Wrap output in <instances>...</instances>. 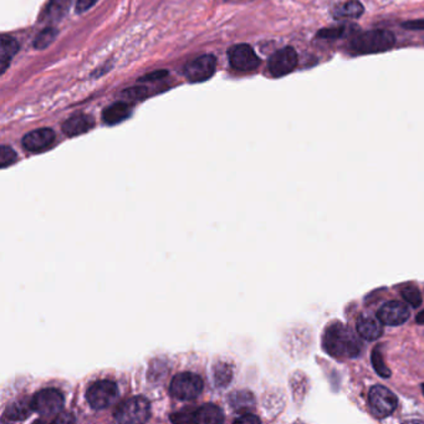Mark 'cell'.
<instances>
[{"mask_svg": "<svg viewBox=\"0 0 424 424\" xmlns=\"http://www.w3.org/2000/svg\"><path fill=\"white\" fill-rule=\"evenodd\" d=\"M164 76H167V73H166L164 70H161V71H156V73H153V74L146 75L144 78L141 79V81H143V83H147V81H156V80L162 79Z\"/></svg>", "mask_w": 424, "mask_h": 424, "instance_id": "31", "label": "cell"}, {"mask_svg": "<svg viewBox=\"0 0 424 424\" xmlns=\"http://www.w3.org/2000/svg\"><path fill=\"white\" fill-rule=\"evenodd\" d=\"M119 398V388L112 381L102 380L95 382L86 392V400L94 410L109 408Z\"/></svg>", "mask_w": 424, "mask_h": 424, "instance_id": "5", "label": "cell"}, {"mask_svg": "<svg viewBox=\"0 0 424 424\" xmlns=\"http://www.w3.org/2000/svg\"><path fill=\"white\" fill-rule=\"evenodd\" d=\"M94 126V119L89 115H75L63 124V131L69 137H76L89 132Z\"/></svg>", "mask_w": 424, "mask_h": 424, "instance_id": "14", "label": "cell"}, {"mask_svg": "<svg viewBox=\"0 0 424 424\" xmlns=\"http://www.w3.org/2000/svg\"><path fill=\"white\" fill-rule=\"evenodd\" d=\"M203 388L204 383L199 376L192 372H183L173 377L169 392L176 400L192 401L202 395Z\"/></svg>", "mask_w": 424, "mask_h": 424, "instance_id": "4", "label": "cell"}, {"mask_svg": "<svg viewBox=\"0 0 424 424\" xmlns=\"http://www.w3.org/2000/svg\"><path fill=\"white\" fill-rule=\"evenodd\" d=\"M229 63L233 69L240 73H250L260 65V59L258 58L252 46L247 44L235 45L228 51Z\"/></svg>", "mask_w": 424, "mask_h": 424, "instance_id": "8", "label": "cell"}, {"mask_svg": "<svg viewBox=\"0 0 424 424\" xmlns=\"http://www.w3.org/2000/svg\"><path fill=\"white\" fill-rule=\"evenodd\" d=\"M395 43V35L388 30H371L355 36L350 50L357 55L378 54L390 50Z\"/></svg>", "mask_w": 424, "mask_h": 424, "instance_id": "2", "label": "cell"}, {"mask_svg": "<svg viewBox=\"0 0 424 424\" xmlns=\"http://www.w3.org/2000/svg\"><path fill=\"white\" fill-rule=\"evenodd\" d=\"M33 410L43 417L59 415L64 407V396L55 388H45L36 392L30 400Z\"/></svg>", "mask_w": 424, "mask_h": 424, "instance_id": "6", "label": "cell"}, {"mask_svg": "<svg viewBox=\"0 0 424 424\" xmlns=\"http://www.w3.org/2000/svg\"><path fill=\"white\" fill-rule=\"evenodd\" d=\"M0 49H1V54H0V71L1 74H4L8 66L10 65V61L14 58L18 50H19V44L18 41L11 38L9 35H3L0 39Z\"/></svg>", "mask_w": 424, "mask_h": 424, "instance_id": "16", "label": "cell"}, {"mask_svg": "<svg viewBox=\"0 0 424 424\" xmlns=\"http://www.w3.org/2000/svg\"><path fill=\"white\" fill-rule=\"evenodd\" d=\"M129 114H131V109H129V104L115 102L105 109L102 120H104L105 124L114 126V124H120L127 119Z\"/></svg>", "mask_w": 424, "mask_h": 424, "instance_id": "17", "label": "cell"}, {"mask_svg": "<svg viewBox=\"0 0 424 424\" xmlns=\"http://www.w3.org/2000/svg\"><path fill=\"white\" fill-rule=\"evenodd\" d=\"M97 0H78L76 3V11L78 13H84L86 10H89L90 8H92L96 4Z\"/></svg>", "mask_w": 424, "mask_h": 424, "instance_id": "29", "label": "cell"}, {"mask_svg": "<svg viewBox=\"0 0 424 424\" xmlns=\"http://www.w3.org/2000/svg\"><path fill=\"white\" fill-rule=\"evenodd\" d=\"M401 295L413 307H418L422 304V294L415 285H407L401 290Z\"/></svg>", "mask_w": 424, "mask_h": 424, "instance_id": "23", "label": "cell"}, {"mask_svg": "<svg viewBox=\"0 0 424 424\" xmlns=\"http://www.w3.org/2000/svg\"><path fill=\"white\" fill-rule=\"evenodd\" d=\"M383 324L380 319L370 315H361L356 322V330L360 337L367 341H375L380 339L383 334Z\"/></svg>", "mask_w": 424, "mask_h": 424, "instance_id": "13", "label": "cell"}, {"mask_svg": "<svg viewBox=\"0 0 424 424\" xmlns=\"http://www.w3.org/2000/svg\"><path fill=\"white\" fill-rule=\"evenodd\" d=\"M410 309L405 302L401 301H388L381 307L377 312V317L383 325L398 326L403 325L410 319Z\"/></svg>", "mask_w": 424, "mask_h": 424, "instance_id": "11", "label": "cell"}, {"mask_svg": "<svg viewBox=\"0 0 424 424\" xmlns=\"http://www.w3.org/2000/svg\"><path fill=\"white\" fill-rule=\"evenodd\" d=\"M403 26H405L406 29L424 30V19L410 20Z\"/></svg>", "mask_w": 424, "mask_h": 424, "instance_id": "30", "label": "cell"}, {"mask_svg": "<svg viewBox=\"0 0 424 424\" xmlns=\"http://www.w3.org/2000/svg\"><path fill=\"white\" fill-rule=\"evenodd\" d=\"M224 420L222 408L216 405H204L193 410V423H222Z\"/></svg>", "mask_w": 424, "mask_h": 424, "instance_id": "15", "label": "cell"}, {"mask_svg": "<svg viewBox=\"0 0 424 424\" xmlns=\"http://www.w3.org/2000/svg\"><path fill=\"white\" fill-rule=\"evenodd\" d=\"M74 418L70 415H60L56 420H54L55 423H63V422H74Z\"/></svg>", "mask_w": 424, "mask_h": 424, "instance_id": "32", "label": "cell"}, {"mask_svg": "<svg viewBox=\"0 0 424 424\" xmlns=\"http://www.w3.org/2000/svg\"><path fill=\"white\" fill-rule=\"evenodd\" d=\"M58 36V30L54 28H48V29L43 30L34 40L35 49H46L50 44H53V41L56 39Z\"/></svg>", "mask_w": 424, "mask_h": 424, "instance_id": "22", "label": "cell"}, {"mask_svg": "<svg viewBox=\"0 0 424 424\" xmlns=\"http://www.w3.org/2000/svg\"><path fill=\"white\" fill-rule=\"evenodd\" d=\"M372 364L375 367L376 372L381 376V377H390L391 371L387 366H386L385 361H383V356L380 352V347H377L373 352H372Z\"/></svg>", "mask_w": 424, "mask_h": 424, "instance_id": "25", "label": "cell"}, {"mask_svg": "<svg viewBox=\"0 0 424 424\" xmlns=\"http://www.w3.org/2000/svg\"><path fill=\"white\" fill-rule=\"evenodd\" d=\"M297 61H299V58H297L295 49H292L290 46H286V48L277 50V53L272 55L269 60L267 69L272 76L282 78L295 70Z\"/></svg>", "mask_w": 424, "mask_h": 424, "instance_id": "10", "label": "cell"}, {"mask_svg": "<svg viewBox=\"0 0 424 424\" xmlns=\"http://www.w3.org/2000/svg\"><path fill=\"white\" fill-rule=\"evenodd\" d=\"M217 68V61L212 55H203L186 64L183 74L189 83H204L211 79Z\"/></svg>", "mask_w": 424, "mask_h": 424, "instance_id": "7", "label": "cell"}, {"mask_svg": "<svg viewBox=\"0 0 424 424\" xmlns=\"http://www.w3.org/2000/svg\"><path fill=\"white\" fill-rule=\"evenodd\" d=\"M260 422H262V420H259V418H258L257 415H252V413H249V412H248V413H244V415H240V417H239V418H237V420H234V423H248V424H252V423H260Z\"/></svg>", "mask_w": 424, "mask_h": 424, "instance_id": "28", "label": "cell"}, {"mask_svg": "<svg viewBox=\"0 0 424 424\" xmlns=\"http://www.w3.org/2000/svg\"><path fill=\"white\" fill-rule=\"evenodd\" d=\"M360 335L341 322L331 324L324 334V347L334 357L352 359L362 350Z\"/></svg>", "mask_w": 424, "mask_h": 424, "instance_id": "1", "label": "cell"}, {"mask_svg": "<svg viewBox=\"0 0 424 424\" xmlns=\"http://www.w3.org/2000/svg\"><path fill=\"white\" fill-rule=\"evenodd\" d=\"M54 141L55 134L53 129H34L29 134H25L24 139H23V146L29 152L39 153L51 147Z\"/></svg>", "mask_w": 424, "mask_h": 424, "instance_id": "12", "label": "cell"}, {"mask_svg": "<svg viewBox=\"0 0 424 424\" xmlns=\"http://www.w3.org/2000/svg\"><path fill=\"white\" fill-rule=\"evenodd\" d=\"M151 405L144 397H132L117 407L115 420L120 423L139 424L149 420Z\"/></svg>", "mask_w": 424, "mask_h": 424, "instance_id": "3", "label": "cell"}, {"mask_svg": "<svg viewBox=\"0 0 424 424\" xmlns=\"http://www.w3.org/2000/svg\"><path fill=\"white\" fill-rule=\"evenodd\" d=\"M18 156L13 148L9 146H1L0 148V166L1 168H6L16 162Z\"/></svg>", "mask_w": 424, "mask_h": 424, "instance_id": "26", "label": "cell"}, {"mask_svg": "<svg viewBox=\"0 0 424 424\" xmlns=\"http://www.w3.org/2000/svg\"><path fill=\"white\" fill-rule=\"evenodd\" d=\"M364 5L357 0H350L344 4L337 5L332 10L334 18L337 20H351L360 18L364 14Z\"/></svg>", "mask_w": 424, "mask_h": 424, "instance_id": "18", "label": "cell"}, {"mask_svg": "<svg viewBox=\"0 0 424 424\" xmlns=\"http://www.w3.org/2000/svg\"><path fill=\"white\" fill-rule=\"evenodd\" d=\"M33 410L30 401L21 400L10 405L4 412V418L9 420H24L29 417Z\"/></svg>", "mask_w": 424, "mask_h": 424, "instance_id": "20", "label": "cell"}, {"mask_svg": "<svg viewBox=\"0 0 424 424\" xmlns=\"http://www.w3.org/2000/svg\"><path fill=\"white\" fill-rule=\"evenodd\" d=\"M227 1H230V3H239V1H250V0H227Z\"/></svg>", "mask_w": 424, "mask_h": 424, "instance_id": "34", "label": "cell"}, {"mask_svg": "<svg viewBox=\"0 0 424 424\" xmlns=\"http://www.w3.org/2000/svg\"><path fill=\"white\" fill-rule=\"evenodd\" d=\"M124 95L129 100H141L146 97L147 90L142 89V88H134V89L126 90Z\"/></svg>", "mask_w": 424, "mask_h": 424, "instance_id": "27", "label": "cell"}, {"mask_svg": "<svg viewBox=\"0 0 424 424\" xmlns=\"http://www.w3.org/2000/svg\"><path fill=\"white\" fill-rule=\"evenodd\" d=\"M352 26L350 25H340V26H332L327 29H322L319 31L317 36L321 39H340L347 34H350Z\"/></svg>", "mask_w": 424, "mask_h": 424, "instance_id": "21", "label": "cell"}, {"mask_svg": "<svg viewBox=\"0 0 424 424\" xmlns=\"http://www.w3.org/2000/svg\"><path fill=\"white\" fill-rule=\"evenodd\" d=\"M229 403L232 406L233 410L244 415L254 408L255 400L250 392L238 391V392H233L232 396L229 397Z\"/></svg>", "mask_w": 424, "mask_h": 424, "instance_id": "19", "label": "cell"}, {"mask_svg": "<svg viewBox=\"0 0 424 424\" xmlns=\"http://www.w3.org/2000/svg\"><path fill=\"white\" fill-rule=\"evenodd\" d=\"M417 322H418V324H422V325H424V310L420 311V314L417 315Z\"/></svg>", "mask_w": 424, "mask_h": 424, "instance_id": "33", "label": "cell"}, {"mask_svg": "<svg viewBox=\"0 0 424 424\" xmlns=\"http://www.w3.org/2000/svg\"><path fill=\"white\" fill-rule=\"evenodd\" d=\"M422 391H423V393H424V383H423V385H422Z\"/></svg>", "mask_w": 424, "mask_h": 424, "instance_id": "35", "label": "cell"}, {"mask_svg": "<svg viewBox=\"0 0 424 424\" xmlns=\"http://www.w3.org/2000/svg\"><path fill=\"white\" fill-rule=\"evenodd\" d=\"M369 401L372 410L380 417L392 415L398 405L395 393L383 386H373L370 390Z\"/></svg>", "mask_w": 424, "mask_h": 424, "instance_id": "9", "label": "cell"}, {"mask_svg": "<svg viewBox=\"0 0 424 424\" xmlns=\"http://www.w3.org/2000/svg\"><path fill=\"white\" fill-rule=\"evenodd\" d=\"M214 380L218 386H227L232 381V369L227 364H218L214 369Z\"/></svg>", "mask_w": 424, "mask_h": 424, "instance_id": "24", "label": "cell"}]
</instances>
